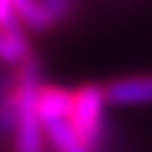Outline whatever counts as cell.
I'll use <instances>...</instances> for the list:
<instances>
[{"instance_id":"8992f818","label":"cell","mask_w":152,"mask_h":152,"mask_svg":"<svg viewBox=\"0 0 152 152\" xmlns=\"http://www.w3.org/2000/svg\"><path fill=\"white\" fill-rule=\"evenodd\" d=\"M0 23H3V26H13V23H15L13 0H0Z\"/></svg>"},{"instance_id":"6da1fadb","label":"cell","mask_w":152,"mask_h":152,"mask_svg":"<svg viewBox=\"0 0 152 152\" xmlns=\"http://www.w3.org/2000/svg\"><path fill=\"white\" fill-rule=\"evenodd\" d=\"M38 84L36 79H23L13 102L15 119V152H43V124L38 117Z\"/></svg>"},{"instance_id":"3957f363","label":"cell","mask_w":152,"mask_h":152,"mask_svg":"<svg viewBox=\"0 0 152 152\" xmlns=\"http://www.w3.org/2000/svg\"><path fill=\"white\" fill-rule=\"evenodd\" d=\"M107 104L129 107V104H150L152 102V76H124L104 84Z\"/></svg>"},{"instance_id":"7a4b0ae2","label":"cell","mask_w":152,"mask_h":152,"mask_svg":"<svg viewBox=\"0 0 152 152\" xmlns=\"http://www.w3.org/2000/svg\"><path fill=\"white\" fill-rule=\"evenodd\" d=\"M104 107H107V96H104V89H102V86L84 84V86L74 89L71 127L76 129L79 140H81L84 145H89V147L96 142L99 132H102Z\"/></svg>"},{"instance_id":"52a82bcc","label":"cell","mask_w":152,"mask_h":152,"mask_svg":"<svg viewBox=\"0 0 152 152\" xmlns=\"http://www.w3.org/2000/svg\"><path fill=\"white\" fill-rule=\"evenodd\" d=\"M69 152H91V147H89V145H84V142H81V145H76V147H71Z\"/></svg>"},{"instance_id":"277c9868","label":"cell","mask_w":152,"mask_h":152,"mask_svg":"<svg viewBox=\"0 0 152 152\" xmlns=\"http://www.w3.org/2000/svg\"><path fill=\"white\" fill-rule=\"evenodd\" d=\"M71 109H74L71 89L56 86V84H46L38 89V117L43 127L56 122H71Z\"/></svg>"},{"instance_id":"5b68a950","label":"cell","mask_w":152,"mask_h":152,"mask_svg":"<svg viewBox=\"0 0 152 152\" xmlns=\"http://www.w3.org/2000/svg\"><path fill=\"white\" fill-rule=\"evenodd\" d=\"M31 58V43L18 23L3 26L0 23V61L3 64H26Z\"/></svg>"}]
</instances>
